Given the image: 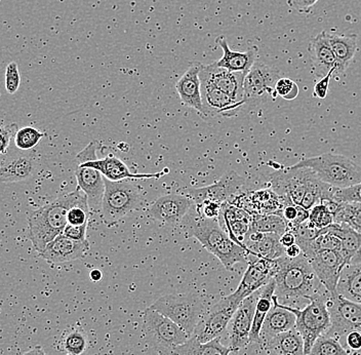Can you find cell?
I'll return each mask as SVG.
<instances>
[{"label": "cell", "instance_id": "4dcf8cb0", "mask_svg": "<svg viewBox=\"0 0 361 355\" xmlns=\"http://www.w3.org/2000/svg\"><path fill=\"white\" fill-rule=\"evenodd\" d=\"M276 289V282L274 278L270 280L266 286L259 289L258 300H257L256 312H255L254 323L250 332V343H262L261 331L264 322L267 318L271 308L273 307V297Z\"/></svg>", "mask_w": 361, "mask_h": 355}, {"label": "cell", "instance_id": "30bf717a", "mask_svg": "<svg viewBox=\"0 0 361 355\" xmlns=\"http://www.w3.org/2000/svg\"><path fill=\"white\" fill-rule=\"evenodd\" d=\"M314 175L308 167H282L270 176V188L288 205H301L309 182Z\"/></svg>", "mask_w": 361, "mask_h": 355}, {"label": "cell", "instance_id": "e575fe53", "mask_svg": "<svg viewBox=\"0 0 361 355\" xmlns=\"http://www.w3.org/2000/svg\"><path fill=\"white\" fill-rule=\"evenodd\" d=\"M264 344L277 355H306L303 337L295 329L277 335Z\"/></svg>", "mask_w": 361, "mask_h": 355}, {"label": "cell", "instance_id": "6f0895ef", "mask_svg": "<svg viewBox=\"0 0 361 355\" xmlns=\"http://www.w3.org/2000/svg\"><path fill=\"white\" fill-rule=\"evenodd\" d=\"M302 254H303V252H302L301 248L297 243L286 248V255H288V258H292V259H295V258H298Z\"/></svg>", "mask_w": 361, "mask_h": 355}, {"label": "cell", "instance_id": "8d00e7d4", "mask_svg": "<svg viewBox=\"0 0 361 355\" xmlns=\"http://www.w3.org/2000/svg\"><path fill=\"white\" fill-rule=\"evenodd\" d=\"M252 217L250 230L263 234H276L281 236L284 232L288 231V223L281 215H256Z\"/></svg>", "mask_w": 361, "mask_h": 355}, {"label": "cell", "instance_id": "f907efd6", "mask_svg": "<svg viewBox=\"0 0 361 355\" xmlns=\"http://www.w3.org/2000/svg\"><path fill=\"white\" fill-rule=\"evenodd\" d=\"M87 225H89V223L79 226L69 225L68 224L63 234L65 236L69 237V239H74V241H87Z\"/></svg>", "mask_w": 361, "mask_h": 355}, {"label": "cell", "instance_id": "836d02e7", "mask_svg": "<svg viewBox=\"0 0 361 355\" xmlns=\"http://www.w3.org/2000/svg\"><path fill=\"white\" fill-rule=\"evenodd\" d=\"M337 293L361 304V262L344 267L338 278Z\"/></svg>", "mask_w": 361, "mask_h": 355}, {"label": "cell", "instance_id": "11a10c76", "mask_svg": "<svg viewBox=\"0 0 361 355\" xmlns=\"http://www.w3.org/2000/svg\"><path fill=\"white\" fill-rule=\"evenodd\" d=\"M318 0H293V6L302 13H308L317 4Z\"/></svg>", "mask_w": 361, "mask_h": 355}, {"label": "cell", "instance_id": "680465c9", "mask_svg": "<svg viewBox=\"0 0 361 355\" xmlns=\"http://www.w3.org/2000/svg\"><path fill=\"white\" fill-rule=\"evenodd\" d=\"M102 277H103V275H102V271L100 269H92V270L90 272V278L92 280V282H100Z\"/></svg>", "mask_w": 361, "mask_h": 355}, {"label": "cell", "instance_id": "ee69618b", "mask_svg": "<svg viewBox=\"0 0 361 355\" xmlns=\"http://www.w3.org/2000/svg\"><path fill=\"white\" fill-rule=\"evenodd\" d=\"M313 248H314V252L318 250H327L341 253L342 241L333 234H320L319 236L313 241Z\"/></svg>", "mask_w": 361, "mask_h": 355}, {"label": "cell", "instance_id": "3957f363", "mask_svg": "<svg viewBox=\"0 0 361 355\" xmlns=\"http://www.w3.org/2000/svg\"><path fill=\"white\" fill-rule=\"evenodd\" d=\"M276 262L277 271L273 278L276 282L275 296L281 304L309 301L310 296L324 288L304 254L295 259L284 255Z\"/></svg>", "mask_w": 361, "mask_h": 355}, {"label": "cell", "instance_id": "8992f818", "mask_svg": "<svg viewBox=\"0 0 361 355\" xmlns=\"http://www.w3.org/2000/svg\"><path fill=\"white\" fill-rule=\"evenodd\" d=\"M105 184L101 217L107 227H113L130 212L143 207V195L135 185L126 180L112 182L107 179Z\"/></svg>", "mask_w": 361, "mask_h": 355}, {"label": "cell", "instance_id": "d590c367", "mask_svg": "<svg viewBox=\"0 0 361 355\" xmlns=\"http://www.w3.org/2000/svg\"><path fill=\"white\" fill-rule=\"evenodd\" d=\"M232 351L231 348L221 344L220 338L202 343L191 337L185 344L175 348L173 355H229Z\"/></svg>", "mask_w": 361, "mask_h": 355}, {"label": "cell", "instance_id": "bcb514c9", "mask_svg": "<svg viewBox=\"0 0 361 355\" xmlns=\"http://www.w3.org/2000/svg\"><path fill=\"white\" fill-rule=\"evenodd\" d=\"M334 198L338 203H361V182L348 188H336Z\"/></svg>", "mask_w": 361, "mask_h": 355}, {"label": "cell", "instance_id": "f35d334b", "mask_svg": "<svg viewBox=\"0 0 361 355\" xmlns=\"http://www.w3.org/2000/svg\"><path fill=\"white\" fill-rule=\"evenodd\" d=\"M335 223H346L361 234V203H341L336 214Z\"/></svg>", "mask_w": 361, "mask_h": 355}, {"label": "cell", "instance_id": "681fc988", "mask_svg": "<svg viewBox=\"0 0 361 355\" xmlns=\"http://www.w3.org/2000/svg\"><path fill=\"white\" fill-rule=\"evenodd\" d=\"M195 205L196 212L204 218L218 219L220 216L222 205L221 203H214V201H204L200 205Z\"/></svg>", "mask_w": 361, "mask_h": 355}, {"label": "cell", "instance_id": "603a6c76", "mask_svg": "<svg viewBox=\"0 0 361 355\" xmlns=\"http://www.w3.org/2000/svg\"><path fill=\"white\" fill-rule=\"evenodd\" d=\"M252 219V217L245 210L230 203H223L218 221L226 234L229 235L230 239L247 250L245 239L250 232Z\"/></svg>", "mask_w": 361, "mask_h": 355}, {"label": "cell", "instance_id": "6125c7cd", "mask_svg": "<svg viewBox=\"0 0 361 355\" xmlns=\"http://www.w3.org/2000/svg\"><path fill=\"white\" fill-rule=\"evenodd\" d=\"M357 355H361V350H360V354H358Z\"/></svg>", "mask_w": 361, "mask_h": 355}, {"label": "cell", "instance_id": "7c38bea8", "mask_svg": "<svg viewBox=\"0 0 361 355\" xmlns=\"http://www.w3.org/2000/svg\"><path fill=\"white\" fill-rule=\"evenodd\" d=\"M327 308L331 315V327L327 331V336L340 337L361 332V304L353 302L335 294L329 295L327 300Z\"/></svg>", "mask_w": 361, "mask_h": 355}, {"label": "cell", "instance_id": "db71d44e", "mask_svg": "<svg viewBox=\"0 0 361 355\" xmlns=\"http://www.w3.org/2000/svg\"><path fill=\"white\" fill-rule=\"evenodd\" d=\"M347 344L353 351H360L361 350V332L355 331L347 335Z\"/></svg>", "mask_w": 361, "mask_h": 355}, {"label": "cell", "instance_id": "5bb4252c", "mask_svg": "<svg viewBox=\"0 0 361 355\" xmlns=\"http://www.w3.org/2000/svg\"><path fill=\"white\" fill-rule=\"evenodd\" d=\"M247 263V271L243 275L238 288L234 291V295L241 301L266 286L274 277L277 271L276 259H265L250 255Z\"/></svg>", "mask_w": 361, "mask_h": 355}, {"label": "cell", "instance_id": "c3c4849f", "mask_svg": "<svg viewBox=\"0 0 361 355\" xmlns=\"http://www.w3.org/2000/svg\"><path fill=\"white\" fill-rule=\"evenodd\" d=\"M20 128L17 124H1L0 128V152L6 155L10 147L11 138L15 137Z\"/></svg>", "mask_w": 361, "mask_h": 355}, {"label": "cell", "instance_id": "60d3db41", "mask_svg": "<svg viewBox=\"0 0 361 355\" xmlns=\"http://www.w3.org/2000/svg\"><path fill=\"white\" fill-rule=\"evenodd\" d=\"M44 136V133L38 131L37 128H32V126H25V128H20L16 133V147L21 150H30L37 146Z\"/></svg>", "mask_w": 361, "mask_h": 355}, {"label": "cell", "instance_id": "f546056e", "mask_svg": "<svg viewBox=\"0 0 361 355\" xmlns=\"http://www.w3.org/2000/svg\"><path fill=\"white\" fill-rule=\"evenodd\" d=\"M37 162L32 155H18L4 162L0 169V178L4 184L21 182L32 177Z\"/></svg>", "mask_w": 361, "mask_h": 355}, {"label": "cell", "instance_id": "94428289", "mask_svg": "<svg viewBox=\"0 0 361 355\" xmlns=\"http://www.w3.org/2000/svg\"><path fill=\"white\" fill-rule=\"evenodd\" d=\"M361 262V248L360 250H358V252L356 253L355 255H354L353 258H352L351 263L350 264H356V263H360Z\"/></svg>", "mask_w": 361, "mask_h": 355}, {"label": "cell", "instance_id": "7402d4cb", "mask_svg": "<svg viewBox=\"0 0 361 355\" xmlns=\"http://www.w3.org/2000/svg\"><path fill=\"white\" fill-rule=\"evenodd\" d=\"M90 248V244L87 239L74 241L64 234H61L47 244L40 255L51 263H66L85 257L89 253Z\"/></svg>", "mask_w": 361, "mask_h": 355}, {"label": "cell", "instance_id": "e0dca14e", "mask_svg": "<svg viewBox=\"0 0 361 355\" xmlns=\"http://www.w3.org/2000/svg\"><path fill=\"white\" fill-rule=\"evenodd\" d=\"M306 258L324 288L331 295L337 294L338 278L347 265L342 254L334 251L318 250L306 255Z\"/></svg>", "mask_w": 361, "mask_h": 355}, {"label": "cell", "instance_id": "9a60e30c", "mask_svg": "<svg viewBox=\"0 0 361 355\" xmlns=\"http://www.w3.org/2000/svg\"><path fill=\"white\" fill-rule=\"evenodd\" d=\"M258 296L259 291H257L256 293L245 298L239 305L231 322L228 325L229 347L233 351L240 350L250 343V336L252 323H254Z\"/></svg>", "mask_w": 361, "mask_h": 355}, {"label": "cell", "instance_id": "5b68a950", "mask_svg": "<svg viewBox=\"0 0 361 355\" xmlns=\"http://www.w3.org/2000/svg\"><path fill=\"white\" fill-rule=\"evenodd\" d=\"M329 293L322 288L308 298L309 303L304 309L293 308L286 305L288 311L295 313V329L303 337L305 354L309 355L313 345L319 337L326 335L331 327V315L327 308Z\"/></svg>", "mask_w": 361, "mask_h": 355}, {"label": "cell", "instance_id": "7bdbcfd3", "mask_svg": "<svg viewBox=\"0 0 361 355\" xmlns=\"http://www.w3.org/2000/svg\"><path fill=\"white\" fill-rule=\"evenodd\" d=\"M90 215L89 203H85L74 205L68 212V224L74 226L85 225V224L89 223Z\"/></svg>", "mask_w": 361, "mask_h": 355}, {"label": "cell", "instance_id": "91938a15", "mask_svg": "<svg viewBox=\"0 0 361 355\" xmlns=\"http://www.w3.org/2000/svg\"><path fill=\"white\" fill-rule=\"evenodd\" d=\"M23 355H47L45 354L44 348L42 346H36L33 349L29 350V351L25 352Z\"/></svg>", "mask_w": 361, "mask_h": 355}, {"label": "cell", "instance_id": "d6a6232c", "mask_svg": "<svg viewBox=\"0 0 361 355\" xmlns=\"http://www.w3.org/2000/svg\"><path fill=\"white\" fill-rule=\"evenodd\" d=\"M329 44L335 54L338 62V70L336 76L344 73L345 70L353 62L356 51H357V36L340 35V34H329Z\"/></svg>", "mask_w": 361, "mask_h": 355}, {"label": "cell", "instance_id": "44dd1931", "mask_svg": "<svg viewBox=\"0 0 361 355\" xmlns=\"http://www.w3.org/2000/svg\"><path fill=\"white\" fill-rule=\"evenodd\" d=\"M202 97L203 104V119L222 115L232 117L237 114L241 107L245 106L243 102H237L233 98L216 89L207 81L202 80Z\"/></svg>", "mask_w": 361, "mask_h": 355}, {"label": "cell", "instance_id": "ab89813d", "mask_svg": "<svg viewBox=\"0 0 361 355\" xmlns=\"http://www.w3.org/2000/svg\"><path fill=\"white\" fill-rule=\"evenodd\" d=\"M309 355H350L338 338L322 335L316 340Z\"/></svg>", "mask_w": 361, "mask_h": 355}, {"label": "cell", "instance_id": "7dc6e473", "mask_svg": "<svg viewBox=\"0 0 361 355\" xmlns=\"http://www.w3.org/2000/svg\"><path fill=\"white\" fill-rule=\"evenodd\" d=\"M21 85V76L19 67L16 62H11L6 69V90L8 94L13 95L19 90Z\"/></svg>", "mask_w": 361, "mask_h": 355}, {"label": "cell", "instance_id": "d6986e66", "mask_svg": "<svg viewBox=\"0 0 361 355\" xmlns=\"http://www.w3.org/2000/svg\"><path fill=\"white\" fill-rule=\"evenodd\" d=\"M245 76V73L231 72L224 68L218 67L216 63L205 66L202 65L200 73L202 80L207 81L237 102H243V83Z\"/></svg>", "mask_w": 361, "mask_h": 355}, {"label": "cell", "instance_id": "9c48e42d", "mask_svg": "<svg viewBox=\"0 0 361 355\" xmlns=\"http://www.w3.org/2000/svg\"><path fill=\"white\" fill-rule=\"evenodd\" d=\"M243 302L234 293L222 298L218 303L207 309L202 320L196 325L194 338L200 342L207 343L216 338H220L228 329L234 313Z\"/></svg>", "mask_w": 361, "mask_h": 355}, {"label": "cell", "instance_id": "1f68e13d", "mask_svg": "<svg viewBox=\"0 0 361 355\" xmlns=\"http://www.w3.org/2000/svg\"><path fill=\"white\" fill-rule=\"evenodd\" d=\"M320 234L335 235L342 241V254L347 265L361 248V234L346 223H333L329 227L320 230Z\"/></svg>", "mask_w": 361, "mask_h": 355}, {"label": "cell", "instance_id": "816d5d0a", "mask_svg": "<svg viewBox=\"0 0 361 355\" xmlns=\"http://www.w3.org/2000/svg\"><path fill=\"white\" fill-rule=\"evenodd\" d=\"M335 76V72H329L326 76L324 78L320 79L318 83H316L314 85V90H313V96L318 99H326L327 96V92H329V83L331 79Z\"/></svg>", "mask_w": 361, "mask_h": 355}, {"label": "cell", "instance_id": "d4e9b609", "mask_svg": "<svg viewBox=\"0 0 361 355\" xmlns=\"http://www.w3.org/2000/svg\"><path fill=\"white\" fill-rule=\"evenodd\" d=\"M202 67L200 63L192 64L178 80L176 89L183 104L196 110L203 119L202 81L200 78Z\"/></svg>", "mask_w": 361, "mask_h": 355}, {"label": "cell", "instance_id": "83f0119b", "mask_svg": "<svg viewBox=\"0 0 361 355\" xmlns=\"http://www.w3.org/2000/svg\"><path fill=\"white\" fill-rule=\"evenodd\" d=\"M248 254L258 258L275 260L286 255V248L282 246L281 235L263 234L250 230L245 239Z\"/></svg>", "mask_w": 361, "mask_h": 355}, {"label": "cell", "instance_id": "b9f144b4", "mask_svg": "<svg viewBox=\"0 0 361 355\" xmlns=\"http://www.w3.org/2000/svg\"><path fill=\"white\" fill-rule=\"evenodd\" d=\"M308 222L316 229H324L335 223V217L322 203H318L312 209L309 210Z\"/></svg>", "mask_w": 361, "mask_h": 355}, {"label": "cell", "instance_id": "9f6ffc18", "mask_svg": "<svg viewBox=\"0 0 361 355\" xmlns=\"http://www.w3.org/2000/svg\"><path fill=\"white\" fill-rule=\"evenodd\" d=\"M281 241L282 246L286 248H288V246H292L293 244H295V234H293L292 231H290V230H288V231L284 232V234L281 235Z\"/></svg>", "mask_w": 361, "mask_h": 355}, {"label": "cell", "instance_id": "2e32d148", "mask_svg": "<svg viewBox=\"0 0 361 355\" xmlns=\"http://www.w3.org/2000/svg\"><path fill=\"white\" fill-rule=\"evenodd\" d=\"M193 205V200L185 194H166L153 201L148 216L164 225H180Z\"/></svg>", "mask_w": 361, "mask_h": 355}, {"label": "cell", "instance_id": "ac0fdd59", "mask_svg": "<svg viewBox=\"0 0 361 355\" xmlns=\"http://www.w3.org/2000/svg\"><path fill=\"white\" fill-rule=\"evenodd\" d=\"M230 203L245 210L250 216L279 214L288 203L272 189L241 191Z\"/></svg>", "mask_w": 361, "mask_h": 355}, {"label": "cell", "instance_id": "277c9868", "mask_svg": "<svg viewBox=\"0 0 361 355\" xmlns=\"http://www.w3.org/2000/svg\"><path fill=\"white\" fill-rule=\"evenodd\" d=\"M293 167L312 169L319 180L334 188H348L361 182V167L346 156L326 153L304 158Z\"/></svg>", "mask_w": 361, "mask_h": 355}, {"label": "cell", "instance_id": "4fadbf2b", "mask_svg": "<svg viewBox=\"0 0 361 355\" xmlns=\"http://www.w3.org/2000/svg\"><path fill=\"white\" fill-rule=\"evenodd\" d=\"M245 184V179L235 171H229L214 184L202 188H188L183 194L191 198L194 205H200L204 201H214L223 205L230 203L238 195L243 191Z\"/></svg>", "mask_w": 361, "mask_h": 355}, {"label": "cell", "instance_id": "f6af8a7d", "mask_svg": "<svg viewBox=\"0 0 361 355\" xmlns=\"http://www.w3.org/2000/svg\"><path fill=\"white\" fill-rule=\"evenodd\" d=\"M275 92L286 100H293L299 95V87L293 79L281 78L275 85Z\"/></svg>", "mask_w": 361, "mask_h": 355}, {"label": "cell", "instance_id": "7a4b0ae2", "mask_svg": "<svg viewBox=\"0 0 361 355\" xmlns=\"http://www.w3.org/2000/svg\"><path fill=\"white\" fill-rule=\"evenodd\" d=\"M85 203H87V195L76 188L31 212L26 236L39 254L47 244L63 234L68 225L69 210Z\"/></svg>", "mask_w": 361, "mask_h": 355}, {"label": "cell", "instance_id": "cb8c5ba5", "mask_svg": "<svg viewBox=\"0 0 361 355\" xmlns=\"http://www.w3.org/2000/svg\"><path fill=\"white\" fill-rule=\"evenodd\" d=\"M78 188L85 192L90 212H101L104 194H105V178L100 172L92 167L78 166L75 169Z\"/></svg>", "mask_w": 361, "mask_h": 355}, {"label": "cell", "instance_id": "ffe728a7", "mask_svg": "<svg viewBox=\"0 0 361 355\" xmlns=\"http://www.w3.org/2000/svg\"><path fill=\"white\" fill-rule=\"evenodd\" d=\"M78 166L89 167L100 172L104 178L112 182L135 180V179H159L166 176L168 171H161L155 174H134L128 167L114 155H107L105 157L90 160L87 162H78Z\"/></svg>", "mask_w": 361, "mask_h": 355}, {"label": "cell", "instance_id": "8fae6325", "mask_svg": "<svg viewBox=\"0 0 361 355\" xmlns=\"http://www.w3.org/2000/svg\"><path fill=\"white\" fill-rule=\"evenodd\" d=\"M281 78L276 68L256 62L247 74L243 83L245 106H256L265 103L269 99L276 98L275 85Z\"/></svg>", "mask_w": 361, "mask_h": 355}, {"label": "cell", "instance_id": "74e56055", "mask_svg": "<svg viewBox=\"0 0 361 355\" xmlns=\"http://www.w3.org/2000/svg\"><path fill=\"white\" fill-rule=\"evenodd\" d=\"M61 347L68 355H81L87 348V336L81 329L65 331L60 340Z\"/></svg>", "mask_w": 361, "mask_h": 355}, {"label": "cell", "instance_id": "484cf974", "mask_svg": "<svg viewBox=\"0 0 361 355\" xmlns=\"http://www.w3.org/2000/svg\"><path fill=\"white\" fill-rule=\"evenodd\" d=\"M309 53L316 78H324L329 72H335L336 76L338 70L337 59L329 44L326 31H322L311 40Z\"/></svg>", "mask_w": 361, "mask_h": 355}, {"label": "cell", "instance_id": "f1b7e54d", "mask_svg": "<svg viewBox=\"0 0 361 355\" xmlns=\"http://www.w3.org/2000/svg\"><path fill=\"white\" fill-rule=\"evenodd\" d=\"M216 42L223 49V56L220 60L216 61L218 67L224 68L231 72H241L247 74L256 63L258 47H250L245 52H235L230 49L225 37H219Z\"/></svg>", "mask_w": 361, "mask_h": 355}, {"label": "cell", "instance_id": "ba28073f", "mask_svg": "<svg viewBox=\"0 0 361 355\" xmlns=\"http://www.w3.org/2000/svg\"><path fill=\"white\" fill-rule=\"evenodd\" d=\"M143 325L147 341L159 355H173L176 347L191 338L180 325L151 307L144 311Z\"/></svg>", "mask_w": 361, "mask_h": 355}, {"label": "cell", "instance_id": "52a82bcc", "mask_svg": "<svg viewBox=\"0 0 361 355\" xmlns=\"http://www.w3.org/2000/svg\"><path fill=\"white\" fill-rule=\"evenodd\" d=\"M150 307L177 323L191 337L207 311L203 301L194 294H169L155 301Z\"/></svg>", "mask_w": 361, "mask_h": 355}, {"label": "cell", "instance_id": "f5cc1de1", "mask_svg": "<svg viewBox=\"0 0 361 355\" xmlns=\"http://www.w3.org/2000/svg\"><path fill=\"white\" fill-rule=\"evenodd\" d=\"M298 207H299V205L290 203V205H286V207L281 210V212H279V215H281L282 218L288 223V228L290 227V225H293V224L295 222V220H297Z\"/></svg>", "mask_w": 361, "mask_h": 355}, {"label": "cell", "instance_id": "4316f807", "mask_svg": "<svg viewBox=\"0 0 361 355\" xmlns=\"http://www.w3.org/2000/svg\"><path fill=\"white\" fill-rule=\"evenodd\" d=\"M295 313L288 311L286 305L281 304L276 296L273 297V307L271 308L263 327H262V343H266L277 335L290 331L295 327Z\"/></svg>", "mask_w": 361, "mask_h": 355}, {"label": "cell", "instance_id": "6da1fadb", "mask_svg": "<svg viewBox=\"0 0 361 355\" xmlns=\"http://www.w3.org/2000/svg\"><path fill=\"white\" fill-rule=\"evenodd\" d=\"M186 237L197 239L203 248L216 255L227 270L240 262H247L248 252L243 246L234 243L229 235L221 227L218 219H209L200 216L192 207L180 224Z\"/></svg>", "mask_w": 361, "mask_h": 355}]
</instances>
